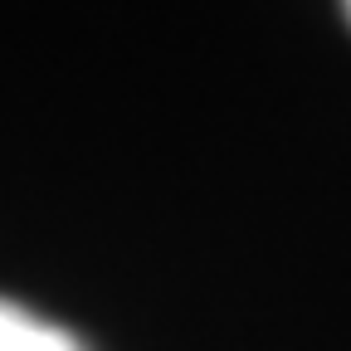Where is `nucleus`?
<instances>
[{"mask_svg":"<svg viewBox=\"0 0 351 351\" xmlns=\"http://www.w3.org/2000/svg\"><path fill=\"white\" fill-rule=\"evenodd\" d=\"M0 351H78V341L0 298Z\"/></svg>","mask_w":351,"mask_h":351,"instance_id":"obj_1","label":"nucleus"}]
</instances>
